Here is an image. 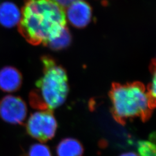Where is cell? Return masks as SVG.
<instances>
[{
    "label": "cell",
    "mask_w": 156,
    "mask_h": 156,
    "mask_svg": "<svg viewBox=\"0 0 156 156\" xmlns=\"http://www.w3.org/2000/svg\"><path fill=\"white\" fill-rule=\"evenodd\" d=\"M27 156H52V154L47 145L43 143H37L30 146Z\"/></svg>",
    "instance_id": "cell-12"
},
{
    "label": "cell",
    "mask_w": 156,
    "mask_h": 156,
    "mask_svg": "<svg viewBox=\"0 0 156 156\" xmlns=\"http://www.w3.org/2000/svg\"><path fill=\"white\" fill-rule=\"evenodd\" d=\"M66 16L73 26L83 28L91 22L92 10L87 2L83 0L77 1L68 6Z\"/></svg>",
    "instance_id": "cell-6"
},
{
    "label": "cell",
    "mask_w": 156,
    "mask_h": 156,
    "mask_svg": "<svg viewBox=\"0 0 156 156\" xmlns=\"http://www.w3.org/2000/svg\"><path fill=\"white\" fill-rule=\"evenodd\" d=\"M156 70H155V68H154V71H153V74L151 82V84L149 87V90L147 91L149 95L151 98V100L154 104H155V99H156Z\"/></svg>",
    "instance_id": "cell-13"
},
{
    "label": "cell",
    "mask_w": 156,
    "mask_h": 156,
    "mask_svg": "<svg viewBox=\"0 0 156 156\" xmlns=\"http://www.w3.org/2000/svg\"><path fill=\"white\" fill-rule=\"evenodd\" d=\"M137 149L140 156H156V146L151 140L140 141Z\"/></svg>",
    "instance_id": "cell-11"
},
{
    "label": "cell",
    "mask_w": 156,
    "mask_h": 156,
    "mask_svg": "<svg viewBox=\"0 0 156 156\" xmlns=\"http://www.w3.org/2000/svg\"><path fill=\"white\" fill-rule=\"evenodd\" d=\"M66 26L63 8L52 0H26L19 23V31L32 45H47Z\"/></svg>",
    "instance_id": "cell-1"
},
{
    "label": "cell",
    "mask_w": 156,
    "mask_h": 156,
    "mask_svg": "<svg viewBox=\"0 0 156 156\" xmlns=\"http://www.w3.org/2000/svg\"><path fill=\"white\" fill-rule=\"evenodd\" d=\"M44 72L36 83L37 89L30 95L33 106L51 111L65 102L69 91L67 73L49 57L42 58Z\"/></svg>",
    "instance_id": "cell-2"
},
{
    "label": "cell",
    "mask_w": 156,
    "mask_h": 156,
    "mask_svg": "<svg viewBox=\"0 0 156 156\" xmlns=\"http://www.w3.org/2000/svg\"><path fill=\"white\" fill-rule=\"evenodd\" d=\"M22 84V75L16 68L5 67L0 70V90L5 92H15Z\"/></svg>",
    "instance_id": "cell-7"
},
{
    "label": "cell",
    "mask_w": 156,
    "mask_h": 156,
    "mask_svg": "<svg viewBox=\"0 0 156 156\" xmlns=\"http://www.w3.org/2000/svg\"><path fill=\"white\" fill-rule=\"evenodd\" d=\"M52 1L55 2L57 4H58L59 5L61 6L63 8V7L68 6L73 2L77 1H80V0H52Z\"/></svg>",
    "instance_id": "cell-14"
},
{
    "label": "cell",
    "mask_w": 156,
    "mask_h": 156,
    "mask_svg": "<svg viewBox=\"0 0 156 156\" xmlns=\"http://www.w3.org/2000/svg\"><path fill=\"white\" fill-rule=\"evenodd\" d=\"M71 41V34L66 27L58 36L50 41L46 45L53 50H61L68 46L70 44Z\"/></svg>",
    "instance_id": "cell-10"
},
{
    "label": "cell",
    "mask_w": 156,
    "mask_h": 156,
    "mask_svg": "<svg viewBox=\"0 0 156 156\" xmlns=\"http://www.w3.org/2000/svg\"><path fill=\"white\" fill-rule=\"evenodd\" d=\"M21 13L14 3L6 1L0 4V24L6 28H11L18 24Z\"/></svg>",
    "instance_id": "cell-8"
},
{
    "label": "cell",
    "mask_w": 156,
    "mask_h": 156,
    "mask_svg": "<svg viewBox=\"0 0 156 156\" xmlns=\"http://www.w3.org/2000/svg\"><path fill=\"white\" fill-rule=\"evenodd\" d=\"M27 114V105L20 97L7 95L0 101V117L5 122L21 124L26 119Z\"/></svg>",
    "instance_id": "cell-5"
},
{
    "label": "cell",
    "mask_w": 156,
    "mask_h": 156,
    "mask_svg": "<svg viewBox=\"0 0 156 156\" xmlns=\"http://www.w3.org/2000/svg\"><path fill=\"white\" fill-rule=\"evenodd\" d=\"M110 97L113 115L121 123L135 117L148 118L155 105L144 86L136 82L115 84L112 87Z\"/></svg>",
    "instance_id": "cell-3"
},
{
    "label": "cell",
    "mask_w": 156,
    "mask_h": 156,
    "mask_svg": "<svg viewBox=\"0 0 156 156\" xmlns=\"http://www.w3.org/2000/svg\"><path fill=\"white\" fill-rule=\"evenodd\" d=\"M119 156H140L138 154L135 153V152H132V151H129V152H126L124 153L123 154H120Z\"/></svg>",
    "instance_id": "cell-15"
},
{
    "label": "cell",
    "mask_w": 156,
    "mask_h": 156,
    "mask_svg": "<svg viewBox=\"0 0 156 156\" xmlns=\"http://www.w3.org/2000/svg\"><path fill=\"white\" fill-rule=\"evenodd\" d=\"M56 152L57 156H83V146L78 140L67 138L58 143Z\"/></svg>",
    "instance_id": "cell-9"
},
{
    "label": "cell",
    "mask_w": 156,
    "mask_h": 156,
    "mask_svg": "<svg viewBox=\"0 0 156 156\" xmlns=\"http://www.w3.org/2000/svg\"><path fill=\"white\" fill-rule=\"evenodd\" d=\"M57 128L56 118L51 111L41 110L35 112L29 117L27 131L34 139L41 143L51 140Z\"/></svg>",
    "instance_id": "cell-4"
}]
</instances>
